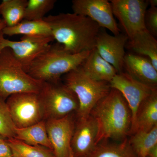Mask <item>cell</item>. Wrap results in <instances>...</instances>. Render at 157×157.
<instances>
[{"label":"cell","mask_w":157,"mask_h":157,"mask_svg":"<svg viewBox=\"0 0 157 157\" xmlns=\"http://www.w3.org/2000/svg\"><path fill=\"white\" fill-rule=\"evenodd\" d=\"M54 39L70 53L77 54L95 48L101 29L89 17L75 13H60L45 16Z\"/></svg>","instance_id":"6da1fadb"},{"label":"cell","mask_w":157,"mask_h":157,"mask_svg":"<svg viewBox=\"0 0 157 157\" xmlns=\"http://www.w3.org/2000/svg\"><path fill=\"white\" fill-rule=\"evenodd\" d=\"M90 115L98 124V144L108 139L122 141L130 135L132 112L127 101L117 90L111 88L96 104Z\"/></svg>","instance_id":"7a4b0ae2"},{"label":"cell","mask_w":157,"mask_h":157,"mask_svg":"<svg viewBox=\"0 0 157 157\" xmlns=\"http://www.w3.org/2000/svg\"><path fill=\"white\" fill-rule=\"evenodd\" d=\"M90 51L72 54L59 43L51 45L31 63L26 72L38 80L57 82L61 81L62 76L81 66Z\"/></svg>","instance_id":"3957f363"},{"label":"cell","mask_w":157,"mask_h":157,"mask_svg":"<svg viewBox=\"0 0 157 157\" xmlns=\"http://www.w3.org/2000/svg\"><path fill=\"white\" fill-rule=\"evenodd\" d=\"M43 81L29 75L9 48L0 52V97L6 101L14 94H38Z\"/></svg>","instance_id":"277c9868"},{"label":"cell","mask_w":157,"mask_h":157,"mask_svg":"<svg viewBox=\"0 0 157 157\" xmlns=\"http://www.w3.org/2000/svg\"><path fill=\"white\" fill-rule=\"evenodd\" d=\"M64 83L75 93L78 102L76 120L84 119L111 90L110 83L94 80L87 76L81 66L65 74Z\"/></svg>","instance_id":"5b68a950"},{"label":"cell","mask_w":157,"mask_h":157,"mask_svg":"<svg viewBox=\"0 0 157 157\" xmlns=\"http://www.w3.org/2000/svg\"><path fill=\"white\" fill-rule=\"evenodd\" d=\"M38 94L44 108L45 121L62 118L78 110L76 94L61 81L43 82Z\"/></svg>","instance_id":"8992f818"},{"label":"cell","mask_w":157,"mask_h":157,"mask_svg":"<svg viewBox=\"0 0 157 157\" xmlns=\"http://www.w3.org/2000/svg\"><path fill=\"white\" fill-rule=\"evenodd\" d=\"M13 122L17 128H24L44 120L43 105L38 94H14L6 100Z\"/></svg>","instance_id":"52a82bcc"},{"label":"cell","mask_w":157,"mask_h":157,"mask_svg":"<svg viewBox=\"0 0 157 157\" xmlns=\"http://www.w3.org/2000/svg\"><path fill=\"white\" fill-rule=\"evenodd\" d=\"M53 37L44 36H23L19 41H11L6 39L0 32V52L9 48L15 59L26 71L32 63L50 46Z\"/></svg>","instance_id":"ba28073f"},{"label":"cell","mask_w":157,"mask_h":157,"mask_svg":"<svg viewBox=\"0 0 157 157\" xmlns=\"http://www.w3.org/2000/svg\"><path fill=\"white\" fill-rule=\"evenodd\" d=\"M113 16L117 18L128 39L145 29L144 18L148 1L111 0Z\"/></svg>","instance_id":"9c48e42d"},{"label":"cell","mask_w":157,"mask_h":157,"mask_svg":"<svg viewBox=\"0 0 157 157\" xmlns=\"http://www.w3.org/2000/svg\"><path fill=\"white\" fill-rule=\"evenodd\" d=\"M111 88L120 92L127 101L132 114L130 135L135 127L137 111L142 102L155 89L136 80L125 72L117 74L110 82Z\"/></svg>","instance_id":"30bf717a"},{"label":"cell","mask_w":157,"mask_h":157,"mask_svg":"<svg viewBox=\"0 0 157 157\" xmlns=\"http://www.w3.org/2000/svg\"><path fill=\"white\" fill-rule=\"evenodd\" d=\"M73 13L89 17L101 28L106 29L113 35L120 34L113 13L112 7L107 0H73Z\"/></svg>","instance_id":"8fae6325"},{"label":"cell","mask_w":157,"mask_h":157,"mask_svg":"<svg viewBox=\"0 0 157 157\" xmlns=\"http://www.w3.org/2000/svg\"><path fill=\"white\" fill-rule=\"evenodd\" d=\"M75 118L71 113L62 118L45 121L47 135L55 157H73L71 142L76 126Z\"/></svg>","instance_id":"7c38bea8"},{"label":"cell","mask_w":157,"mask_h":157,"mask_svg":"<svg viewBox=\"0 0 157 157\" xmlns=\"http://www.w3.org/2000/svg\"><path fill=\"white\" fill-rule=\"evenodd\" d=\"M128 39L125 34L112 36L102 29L96 39L95 48L98 53L115 68L118 73L123 72L125 48Z\"/></svg>","instance_id":"4fadbf2b"},{"label":"cell","mask_w":157,"mask_h":157,"mask_svg":"<svg viewBox=\"0 0 157 157\" xmlns=\"http://www.w3.org/2000/svg\"><path fill=\"white\" fill-rule=\"evenodd\" d=\"M98 128L90 115L86 118L76 120L71 142L73 157H89L98 144Z\"/></svg>","instance_id":"5bb4252c"},{"label":"cell","mask_w":157,"mask_h":157,"mask_svg":"<svg viewBox=\"0 0 157 157\" xmlns=\"http://www.w3.org/2000/svg\"><path fill=\"white\" fill-rule=\"evenodd\" d=\"M133 78L152 88H157V70L150 60L133 53L126 54L124 69Z\"/></svg>","instance_id":"9a60e30c"},{"label":"cell","mask_w":157,"mask_h":157,"mask_svg":"<svg viewBox=\"0 0 157 157\" xmlns=\"http://www.w3.org/2000/svg\"><path fill=\"white\" fill-rule=\"evenodd\" d=\"M81 67L87 76L97 81L110 83L118 73L115 68L105 61L95 48L91 51Z\"/></svg>","instance_id":"2e32d148"},{"label":"cell","mask_w":157,"mask_h":157,"mask_svg":"<svg viewBox=\"0 0 157 157\" xmlns=\"http://www.w3.org/2000/svg\"><path fill=\"white\" fill-rule=\"evenodd\" d=\"M156 126L157 89H155L139 107L135 127L131 135L138 131L149 132Z\"/></svg>","instance_id":"e0dca14e"},{"label":"cell","mask_w":157,"mask_h":157,"mask_svg":"<svg viewBox=\"0 0 157 157\" xmlns=\"http://www.w3.org/2000/svg\"><path fill=\"white\" fill-rule=\"evenodd\" d=\"M133 53L150 60L157 70V41L146 29L128 39L126 46Z\"/></svg>","instance_id":"ac0fdd59"},{"label":"cell","mask_w":157,"mask_h":157,"mask_svg":"<svg viewBox=\"0 0 157 157\" xmlns=\"http://www.w3.org/2000/svg\"><path fill=\"white\" fill-rule=\"evenodd\" d=\"M14 138L29 145L44 146L53 151L47 135L45 120L26 128H16Z\"/></svg>","instance_id":"d6986e66"},{"label":"cell","mask_w":157,"mask_h":157,"mask_svg":"<svg viewBox=\"0 0 157 157\" xmlns=\"http://www.w3.org/2000/svg\"><path fill=\"white\" fill-rule=\"evenodd\" d=\"M4 36L22 35L23 36H52L51 30L48 24L43 20L29 21L23 20L19 23L12 27L6 26L2 31Z\"/></svg>","instance_id":"ffe728a7"},{"label":"cell","mask_w":157,"mask_h":157,"mask_svg":"<svg viewBox=\"0 0 157 157\" xmlns=\"http://www.w3.org/2000/svg\"><path fill=\"white\" fill-rule=\"evenodd\" d=\"M89 157H137L132 149L128 138L121 143L100 142Z\"/></svg>","instance_id":"44dd1931"},{"label":"cell","mask_w":157,"mask_h":157,"mask_svg":"<svg viewBox=\"0 0 157 157\" xmlns=\"http://www.w3.org/2000/svg\"><path fill=\"white\" fill-rule=\"evenodd\" d=\"M27 2V0H3L0 4V15L6 26H13L22 21Z\"/></svg>","instance_id":"7402d4cb"},{"label":"cell","mask_w":157,"mask_h":157,"mask_svg":"<svg viewBox=\"0 0 157 157\" xmlns=\"http://www.w3.org/2000/svg\"><path fill=\"white\" fill-rule=\"evenodd\" d=\"M129 142L137 157H146L149 151L157 145V126L149 132L137 131Z\"/></svg>","instance_id":"603a6c76"},{"label":"cell","mask_w":157,"mask_h":157,"mask_svg":"<svg viewBox=\"0 0 157 157\" xmlns=\"http://www.w3.org/2000/svg\"><path fill=\"white\" fill-rule=\"evenodd\" d=\"M7 141L14 157H55L52 150L44 146L29 145L14 137Z\"/></svg>","instance_id":"cb8c5ba5"},{"label":"cell","mask_w":157,"mask_h":157,"mask_svg":"<svg viewBox=\"0 0 157 157\" xmlns=\"http://www.w3.org/2000/svg\"><path fill=\"white\" fill-rule=\"evenodd\" d=\"M56 0H29L25 11L24 19L42 20L45 15L53 9Z\"/></svg>","instance_id":"d4e9b609"},{"label":"cell","mask_w":157,"mask_h":157,"mask_svg":"<svg viewBox=\"0 0 157 157\" xmlns=\"http://www.w3.org/2000/svg\"><path fill=\"white\" fill-rule=\"evenodd\" d=\"M16 128L6 101L0 97V135L6 139L14 137Z\"/></svg>","instance_id":"484cf974"},{"label":"cell","mask_w":157,"mask_h":157,"mask_svg":"<svg viewBox=\"0 0 157 157\" xmlns=\"http://www.w3.org/2000/svg\"><path fill=\"white\" fill-rule=\"evenodd\" d=\"M147 30L155 38L157 36V7H150L147 9L144 18Z\"/></svg>","instance_id":"4316f807"},{"label":"cell","mask_w":157,"mask_h":157,"mask_svg":"<svg viewBox=\"0 0 157 157\" xmlns=\"http://www.w3.org/2000/svg\"><path fill=\"white\" fill-rule=\"evenodd\" d=\"M0 157H14L7 142V139L0 142Z\"/></svg>","instance_id":"83f0119b"},{"label":"cell","mask_w":157,"mask_h":157,"mask_svg":"<svg viewBox=\"0 0 157 157\" xmlns=\"http://www.w3.org/2000/svg\"><path fill=\"white\" fill-rule=\"evenodd\" d=\"M146 157H157V145L149 151Z\"/></svg>","instance_id":"f1b7e54d"},{"label":"cell","mask_w":157,"mask_h":157,"mask_svg":"<svg viewBox=\"0 0 157 157\" xmlns=\"http://www.w3.org/2000/svg\"><path fill=\"white\" fill-rule=\"evenodd\" d=\"M148 2L149 4V6H150V7H157V0H148Z\"/></svg>","instance_id":"f546056e"},{"label":"cell","mask_w":157,"mask_h":157,"mask_svg":"<svg viewBox=\"0 0 157 157\" xmlns=\"http://www.w3.org/2000/svg\"><path fill=\"white\" fill-rule=\"evenodd\" d=\"M6 26L5 21L2 19H0V32L2 31L3 29Z\"/></svg>","instance_id":"4dcf8cb0"},{"label":"cell","mask_w":157,"mask_h":157,"mask_svg":"<svg viewBox=\"0 0 157 157\" xmlns=\"http://www.w3.org/2000/svg\"><path fill=\"white\" fill-rule=\"evenodd\" d=\"M6 139V138H5V137H4L3 136H2V135H0V142H2V140H4Z\"/></svg>","instance_id":"1f68e13d"}]
</instances>
